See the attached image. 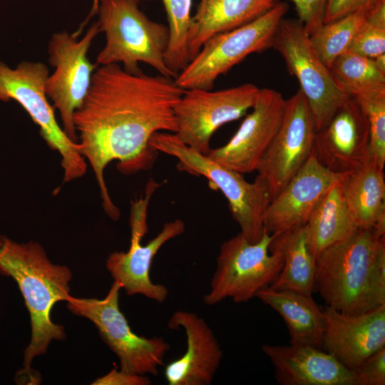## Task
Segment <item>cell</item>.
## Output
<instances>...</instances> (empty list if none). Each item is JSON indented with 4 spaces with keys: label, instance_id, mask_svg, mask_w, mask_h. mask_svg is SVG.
Instances as JSON below:
<instances>
[{
    "label": "cell",
    "instance_id": "cell-1",
    "mask_svg": "<svg viewBox=\"0 0 385 385\" xmlns=\"http://www.w3.org/2000/svg\"><path fill=\"white\" fill-rule=\"evenodd\" d=\"M185 91L175 78L142 71L131 74L118 63L100 66L93 73L73 123L81 155L93 170L102 206L112 220L117 221L120 213L106 184V168L117 160L124 174L150 168L158 151L150 139L158 132H177L174 109Z\"/></svg>",
    "mask_w": 385,
    "mask_h": 385
},
{
    "label": "cell",
    "instance_id": "cell-2",
    "mask_svg": "<svg viewBox=\"0 0 385 385\" xmlns=\"http://www.w3.org/2000/svg\"><path fill=\"white\" fill-rule=\"evenodd\" d=\"M385 233L358 228L316 262L315 289L325 305L360 314L385 304Z\"/></svg>",
    "mask_w": 385,
    "mask_h": 385
},
{
    "label": "cell",
    "instance_id": "cell-3",
    "mask_svg": "<svg viewBox=\"0 0 385 385\" xmlns=\"http://www.w3.org/2000/svg\"><path fill=\"white\" fill-rule=\"evenodd\" d=\"M0 274L17 283L29 312L31 339L24 351V366L29 369L34 357L46 354L53 339L66 337L64 327L51 319V310L71 295L70 269L53 264L37 242H16L0 235Z\"/></svg>",
    "mask_w": 385,
    "mask_h": 385
},
{
    "label": "cell",
    "instance_id": "cell-4",
    "mask_svg": "<svg viewBox=\"0 0 385 385\" xmlns=\"http://www.w3.org/2000/svg\"><path fill=\"white\" fill-rule=\"evenodd\" d=\"M138 0H100L97 14L106 44L98 53L96 64L121 63L129 73L142 71L138 63L154 68L166 77L175 78L165 62L169 29L150 20L139 9Z\"/></svg>",
    "mask_w": 385,
    "mask_h": 385
},
{
    "label": "cell",
    "instance_id": "cell-5",
    "mask_svg": "<svg viewBox=\"0 0 385 385\" xmlns=\"http://www.w3.org/2000/svg\"><path fill=\"white\" fill-rule=\"evenodd\" d=\"M149 144L158 152L176 158L179 170L205 177L211 187L221 190L227 198L232 217L245 238L251 243L261 239L265 231V213L272 201L266 185L257 180L247 182L242 173L183 143L175 133H155Z\"/></svg>",
    "mask_w": 385,
    "mask_h": 385
},
{
    "label": "cell",
    "instance_id": "cell-6",
    "mask_svg": "<svg viewBox=\"0 0 385 385\" xmlns=\"http://www.w3.org/2000/svg\"><path fill=\"white\" fill-rule=\"evenodd\" d=\"M274 237L265 230L257 242L251 243L239 232L224 242L204 303L215 305L227 298L247 302L272 284L284 265L282 252L271 244Z\"/></svg>",
    "mask_w": 385,
    "mask_h": 385
},
{
    "label": "cell",
    "instance_id": "cell-7",
    "mask_svg": "<svg viewBox=\"0 0 385 385\" xmlns=\"http://www.w3.org/2000/svg\"><path fill=\"white\" fill-rule=\"evenodd\" d=\"M287 9V4L274 3L256 19L212 36L178 73L175 83L184 90H212L220 75L247 56L272 47L276 31Z\"/></svg>",
    "mask_w": 385,
    "mask_h": 385
},
{
    "label": "cell",
    "instance_id": "cell-8",
    "mask_svg": "<svg viewBox=\"0 0 385 385\" xmlns=\"http://www.w3.org/2000/svg\"><path fill=\"white\" fill-rule=\"evenodd\" d=\"M47 66L41 62L22 61L15 69L0 61V101L18 102L40 128L47 145L61 155L63 182L82 178L88 163L78 142L70 139L61 128L45 91Z\"/></svg>",
    "mask_w": 385,
    "mask_h": 385
},
{
    "label": "cell",
    "instance_id": "cell-9",
    "mask_svg": "<svg viewBox=\"0 0 385 385\" xmlns=\"http://www.w3.org/2000/svg\"><path fill=\"white\" fill-rule=\"evenodd\" d=\"M121 288L114 281L104 299L71 296L67 307L73 314L86 317L96 325L102 339L118 357L120 371L156 376L170 345L163 337L147 338L131 330L119 308Z\"/></svg>",
    "mask_w": 385,
    "mask_h": 385
},
{
    "label": "cell",
    "instance_id": "cell-10",
    "mask_svg": "<svg viewBox=\"0 0 385 385\" xmlns=\"http://www.w3.org/2000/svg\"><path fill=\"white\" fill-rule=\"evenodd\" d=\"M272 48L283 57L289 73L297 78L317 131L321 130L349 96L335 82L299 19L281 20Z\"/></svg>",
    "mask_w": 385,
    "mask_h": 385
},
{
    "label": "cell",
    "instance_id": "cell-11",
    "mask_svg": "<svg viewBox=\"0 0 385 385\" xmlns=\"http://www.w3.org/2000/svg\"><path fill=\"white\" fill-rule=\"evenodd\" d=\"M100 32L96 21L80 40L74 34L64 31L53 34L48 44V61L54 71L46 79V93L54 110L59 112L63 131L75 142H78V136L73 115L86 97L96 67L87 53Z\"/></svg>",
    "mask_w": 385,
    "mask_h": 385
},
{
    "label": "cell",
    "instance_id": "cell-12",
    "mask_svg": "<svg viewBox=\"0 0 385 385\" xmlns=\"http://www.w3.org/2000/svg\"><path fill=\"white\" fill-rule=\"evenodd\" d=\"M260 89L252 83L212 91L188 89L175 106L178 129L175 135L185 145L208 155L213 133L252 108Z\"/></svg>",
    "mask_w": 385,
    "mask_h": 385
},
{
    "label": "cell",
    "instance_id": "cell-13",
    "mask_svg": "<svg viewBox=\"0 0 385 385\" xmlns=\"http://www.w3.org/2000/svg\"><path fill=\"white\" fill-rule=\"evenodd\" d=\"M317 132L309 105L299 90L286 100L279 128L256 170L255 180L267 186L272 200L314 152Z\"/></svg>",
    "mask_w": 385,
    "mask_h": 385
},
{
    "label": "cell",
    "instance_id": "cell-14",
    "mask_svg": "<svg viewBox=\"0 0 385 385\" xmlns=\"http://www.w3.org/2000/svg\"><path fill=\"white\" fill-rule=\"evenodd\" d=\"M286 100L272 88H260L257 99L237 132L208 156L240 173L257 170L282 122Z\"/></svg>",
    "mask_w": 385,
    "mask_h": 385
},
{
    "label": "cell",
    "instance_id": "cell-15",
    "mask_svg": "<svg viewBox=\"0 0 385 385\" xmlns=\"http://www.w3.org/2000/svg\"><path fill=\"white\" fill-rule=\"evenodd\" d=\"M345 173L329 169L313 152L270 202L265 213V230L277 235L305 225L322 197Z\"/></svg>",
    "mask_w": 385,
    "mask_h": 385
},
{
    "label": "cell",
    "instance_id": "cell-16",
    "mask_svg": "<svg viewBox=\"0 0 385 385\" xmlns=\"http://www.w3.org/2000/svg\"><path fill=\"white\" fill-rule=\"evenodd\" d=\"M322 348L353 371L385 347V304L360 314H347L327 305Z\"/></svg>",
    "mask_w": 385,
    "mask_h": 385
},
{
    "label": "cell",
    "instance_id": "cell-17",
    "mask_svg": "<svg viewBox=\"0 0 385 385\" xmlns=\"http://www.w3.org/2000/svg\"><path fill=\"white\" fill-rule=\"evenodd\" d=\"M314 152L329 169L353 171L370 160L369 132L365 114L349 96L315 137Z\"/></svg>",
    "mask_w": 385,
    "mask_h": 385
},
{
    "label": "cell",
    "instance_id": "cell-18",
    "mask_svg": "<svg viewBox=\"0 0 385 385\" xmlns=\"http://www.w3.org/2000/svg\"><path fill=\"white\" fill-rule=\"evenodd\" d=\"M171 329L182 327L187 349L184 354L165 368L170 385H209L220 364L222 351L212 330L193 312L176 311L168 321Z\"/></svg>",
    "mask_w": 385,
    "mask_h": 385
},
{
    "label": "cell",
    "instance_id": "cell-19",
    "mask_svg": "<svg viewBox=\"0 0 385 385\" xmlns=\"http://www.w3.org/2000/svg\"><path fill=\"white\" fill-rule=\"evenodd\" d=\"M185 223L176 219L164 224L160 232L146 245L141 240L144 235L131 232L130 245L127 252L115 251L106 260V268L114 281L118 282L129 295L143 294L158 303L165 302L168 288L153 283L150 277L153 260L168 241L185 232Z\"/></svg>",
    "mask_w": 385,
    "mask_h": 385
},
{
    "label": "cell",
    "instance_id": "cell-20",
    "mask_svg": "<svg viewBox=\"0 0 385 385\" xmlns=\"http://www.w3.org/2000/svg\"><path fill=\"white\" fill-rule=\"evenodd\" d=\"M275 379L282 385H354V374L320 348L264 344Z\"/></svg>",
    "mask_w": 385,
    "mask_h": 385
},
{
    "label": "cell",
    "instance_id": "cell-21",
    "mask_svg": "<svg viewBox=\"0 0 385 385\" xmlns=\"http://www.w3.org/2000/svg\"><path fill=\"white\" fill-rule=\"evenodd\" d=\"M274 3L270 0H200L188 33L189 62L210 38L256 19Z\"/></svg>",
    "mask_w": 385,
    "mask_h": 385
},
{
    "label": "cell",
    "instance_id": "cell-22",
    "mask_svg": "<svg viewBox=\"0 0 385 385\" xmlns=\"http://www.w3.org/2000/svg\"><path fill=\"white\" fill-rule=\"evenodd\" d=\"M255 297L281 315L288 329L291 344L322 348L324 314L312 295L268 286Z\"/></svg>",
    "mask_w": 385,
    "mask_h": 385
},
{
    "label": "cell",
    "instance_id": "cell-23",
    "mask_svg": "<svg viewBox=\"0 0 385 385\" xmlns=\"http://www.w3.org/2000/svg\"><path fill=\"white\" fill-rule=\"evenodd\" d=\"M339 183L356 227L385 233L384 170L369 160L346 173Z\"/></svg>",
    "mask_w": 385,
    "mask_h": 385
},
{
    "label": "cell",
    "instance_id": "cell-24",
    "mask_svg": "<svg viewBox=\"0 0 385 385\" xmlns=\"http://www.w3.org/2000/svg\"><path fill=\"white\" fill-rule=\"evenodd\" d=\"M271 244L282 252L284 265L270 287L312 295L316 289V260L311 252L306 224L274 235Z\"/></svg>",
    "mask_w": 385,
    "mask_h": 385
},
{
    "label": "cell",
    "instance_id": "cell-25",
    "mask_svg": "<svg viewBox=\"0 0 385 385\" xmlns=\"http://www.w3.org/2000/svg\"><path fill=\"white\" fill-rule=\"evenodd\" d=\"M339 181L322 197L306 223L311 252L316 262L325 249L345 240L358 229Z\"/></svg>",
    "mask_w": 385,
    "mask_h": 385
},
{
    "label": "cell",
    "instance_id": "cell-26",
    "mask_svg": "<svg viewBox=\"0 0 385 385\" xmlns=\"http://www.w3.org/2000/svg\"><path fill=\"white\" fill-rule=\"evenodd\" d=\"M329 71L339 87L349 96L385 91V72L374 59L346 51L338 56Z\"/></svg>",
    "mask_w": 385,
    "mask_h": 385
},
{
    "label": "cell",
    "instance_id": "cell-27",
    "mask_svg": "<svg viewBox=\"0 0 385 385\" xmlns=\"http://www.w3.org/2000/svg\"><path fill=\"white\" fill-rule=\"evenodd\" d=\"M370 11H359L323 24L309 35L312 46L329 68L334 61L347 51Z\"/></svg>",
    "mask_w": 385,
    "mask_h": 385
},
{
    "label": "cell",
    "instance_id": "cell-28",
    "mask_svg": "<svg viewBox=\"0 0 385 385\" xmlns=\"http://www.w3.org/2000/svg\"><path fill=\"white\" fill-rule=\"evenodd\" d=\"M162 1L167 14L170 34L165 62L168 68L178 76L189 63L187 37L192 17V0Z\"/></svg>",
    "mask_w": 385,
    "mask_h": 385
},
{
    "label": "cell",
    "instance_id": "cell-29",
    "mask_svg": "<svg viewBox=\"0 0 385 385\" xmlns=\"http://www.w3.org/2000/svg\"><path fill=\"white\" fill-rule=\"evenodd\" d=\"M354 98L366 115L369 132L370 160L384 170L385 164V91L366 93Z\"/></svg>",
    "mask_w": 385,
    "mask_h": 385
},
{
    "label": "cell",
    "instance_id": "cell-30",
    "mask_svg": "<svg viewBox=\"0 0 385 385\" xmlns=\"http://www.w3.org/2000/svg\"><path fill=\"white\" fill-rule=\"evenodd\" d=\"M347 51L371 58L385 54V2L368 14Z\"/></svg>",
    "mask_w": 385,
    "mask_h": 385
},
{
    "label": "cell",
    "instance_id": "cell-31",
    "mask_svg": "<svg viewBox=\"0 0 385 385\" xmlns=\"http://www.w3.org/2000/svg\"><path fill=\"white\" fill-rule=\"evenodd\" d=\"M352 372L354 385H384L385 347L368 357Z\"/></svg>",
    "mask_w": 385,
    "mask_h": 385
},
{
    "label": "cell",
    "instance_id": "cell-32",
    "mask_svg": "<svg viewBox=\"0 0 385 385\" xmlns=\"http://www.w3.org/2000/svg\"><path fill=\"white\" fill-rule=\"evenodd\" d=\"M270 1L275 2L277 0ZM290 1L294 3L299 20L309 35L314 33L324 24L326 0Z\"/></svg>",
    "mask_w": 385,
    "mask_h": 385
},
{
    "label": "cell",
    "instance_id": "cell-33",
    "mask_svg": "<svg viewBox=\"0 0 385 385\" xmlns=\"http://www.w3.org/2000/svg\"><path fill=\"white\" fill-rule=\"evenodd\" d=\"M385 0H326L324 24L359 11H371Z\"/></svg>",
    "mask_w": 385,
    "mask_h": 385
},
{
    "label": "cell",
    "instance_id": "cell-34",
    "mask_svg": "<svg viewBox=\"0 0 385 385\" xmlns=\"http://www.w3.org/2000/svg\"><path fill=\"white\" fill-rule=\"evenodd\" d=\"M150 379L145 375L130 374L118 371L113 368L106 375L96 379L91 384L93 385H149Z\"/></svg>",
    "mask_w": 385,
    "mask_h": 385
},
{
    "label": "cell",
    "instance_id": "cell-35",
    "mask_svg": "<svg viewBox=\"0 0 385 385\" xmlns=\"http://www.w3.org/2000/svg\"><path fill=\"white\" fill-rule=\"evenodd\" d=\"M99 1H100V0H93V5H92L91 10L90 11V14H89L88 16L87 17V19H86L83 24L81 25L80 29L78 30V32H81L83 26H85L88 23V19L91 16H93L94 14H97L98 9Z\"/></svg>",
    "mask_w": 385,
    "mask_h": 385
},
{
    "label": "cell",
    "instance_id": "cell-36",
    "mask_svg": "<svg viewBox=\"0 0 385 385\" xmlns=\"http://www.w3.org/2000/svg\"><path fill=\"white\" fill-rule=\"evenodd\" d=\"M374 59L377 67L385 72V54L380 55Z\"/></svg>",
    "mask_w": 385,
    "mask_h": 385
}]
</instances>
